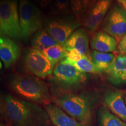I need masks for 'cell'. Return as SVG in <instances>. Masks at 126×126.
I'll return each instance as SVG.
<instances>
[{"label": "cell", "instance_id": "cell-28", "mask_svg": "<svg viewBox=\"0 0 126 126\" xmlns=\"http://www.w3.org/2000/svg\"><path fill=\"white\" fill-rule=\"evenodd\" d=\"M124 94V100H125V102H126V94Z\"/></svg>", "mask_w": 126, "mask_h": 126}, {"label": "cell", "instance_id": "cell-18", "mask_svg": "<svg viewBox=\"0 0 126 126\" xmlns=\"http://www.w3.org/2000/svg\"><path fill=\"white\" fill-rule=\"evenodd\" d=\"M33 48L42 51L47 47L60 45L45 29H41L33 36L31 40Z\"/></svg>", "mask_w": 126, "mask_h": 126}, {"label": "cell", "instance_id": "cell-3", "mask_svg": "<svg viewBox=\"0 0 126 126\" xmlns=\"http://www.w3.org/2000/svg\"><path fill=\"white\" fill-rule=\"evenodd\" d=\"M9 87L20 99L42 106L53 101L48 85L32 74H16L9 81Z\"/></svg>", "mask_w": 126, "mask_h": 126}, {"label": "cell", "instance_id": "cell-23", "mask_svg": "<svg viewBox=\"0 0 126 126\" xmlns=\"http://www.w3.org/2000/svg\"><path fill=\"white\" fill-rule=\"evenodd\" d=\"M72 14L70 0H53L49 10L50 16L66 15Z\"/></svg>", "mask_w": 126, "mask_h": 126}, {"label": "cell", "instance_id": "cell-13", "mask_svg": "<svg viewBox=\"0 0 126 126\" xmlns=\"http://www.w3.org/2000/svg\"><path fill=\"white\" fill-rule=\"evenodd\" d=\"M20 56V47L13 39L1 36L0 37V58L5 69L13 66Z\"/></svg>", "mask_w": 126, "mask_h": 126}, {"label": "cell", "instance_id": "cell-1", "mask_svg": "<svg viewBox=\"0 0 126 126\" xmlns=\"http://www.w3.org/2000/svg\"><path fill=\"white\" fill-rule=\"evenodd\" d=\"M1 114L7 126H49L43 106L7 94L1 97Z\"/></svg>", "mask_w": 126, "mask_h": 126}, {"label": "cell", "instance_id": "cell-17", "mask_svg": "<svg viewBox=\"0 0 126 126\" xmlns=\"http://www.w3.org/2000/svg\"><path fill=\"white\" fill-rule=\"evenodd\" d=\"M99 126H126V123L112 113L103 105L97 110Z\"/></svg>", "mask_w": 126, "mask_h": 126}, {"label": "cell", "instance_id": "cell-27", "mask_svg": "<svg viewBox=\"0 0 126 126\" xmlns=\"http://www.w3.org/2000/svg\"><path fill=\"white\" fill-rule=\"evenodd\" d=\"M117 4L126 11V0H116Z\"/></svg>", "mask_w": 126, "mask_h": 126}, {"label": "cell", "instance_id": "cell-25", "mask_svg": "<svg viewBox=\"0 0 126 126\" xmlns=\"http://www.w3.org/2000/svg\"><path fill=\"white\" fill-rule=\"evenodd\" d=\"M117 53L119 55L126 54V33L118 43Z\"/></svg>", "mask_w": 126, "mask_h": 126}, {"label": "cell", "instance_id": "cell-30", "mask_svg": "<svg viewBox=\"0 0 126 126\" xmlns=\"http://www.w3.org/2000/svg\"><path fill=\"white\" fill-rule=\"evenodd\" d=\"M49 126H51V124H50V125Z\"/></svg>", "mask_w": 126, "mask_h": 126}, {"label": "cell", "instance_id": "cell-4", "mask_svg": "<svg viewBox=\"0 0 126 126\" xmlns=\"http://www.w3.org/2000/svg\"><path fill=\"white\" fill-rule=\"evenodd\" d=\"M87 79L86 73L77 69L66 58L57 64L52 75L53 83L63 93L79 89L85 83Z\"/></svg>", "mask_w": 126, "mask_h": 126}, {"label": "cell", "instance_id": "cell-9", "mask_svg": "<svg viewBox=\"0 0 126 126\" xmlns=\"http://www.w3.org/2000/svg\"><path fill=\"white\" fill-rule=\"evenodd\" d=\"M103 31L119 42L126 33V11L118 4L113 5L102 24Z\"/></svg>", "mask_w": 126, "mask_h": 126}, {"label": "cell", "instance_id": "cell-14", "mask_svg": "<svg viewBox=\"0 0 126 126\" xmlns=\"http://www.w3.org/2000/svg\"><path fill=\"white\" fill-rule=\"evenodd\" d=\"M49 116L51 123L54 126H88L79 122L55 103L44 106Z\"/></svg>", "mask_w": 126, "mask_h": 126}, {"label": "cell", "instance_id": "cell-12", "mask_svg": "<svg viewBox=\"0 0 126 126\" xmlns=\"http://www.w3.org/2000/svg\"><path fill=\"white\" fill-rule=\"evenodd\" d=\"M107 81L116 86L126 85V54L118 55L114 63L104 71Z\"/></svg>", "mask_w": 126, "mask_h": 126}, {"label": "cell", "instance_id": "cell-20", "mask_svg": "<svg viewBox=\"0 0 126 126\" xmlns=\"http://www.w3.org/2000/svg\"><path fill=\"white\" fill-rule=\"evenodd\" d=\"M97 0H70L72 14L82 22L85 16Z\"/></svg>", "mask_w": 126, "mask_h": 126}, {"label": "cell", "instance_id": "cell-7", "mask_svg": "<svg viewBox=\"0 0 126 126\" xmlns=\"http://www.w3.org/2000/svg\"><path fill=\"white\" fill-rule=\"evenodd\" d=\"M81 26V20L72 14L50 16L44 22V29L61 45H64L74 32Z\"/></svg>", "mask_w": 126, "mask_h": 126}, {"label": "cell", "instance_id": "cell-16", "mask_svg": "<svg viewBox=\"0 0 126 126\" xmlns=\"http://www.w3.org/2000/svg\"><path fill=\"white\" fill-rule=\"evenodd\" d=\"M117 41L103 31H97L91 37L90 46L93 50L102 53H112L117 51Z\"/></svg>", "mask_w": 126, "mask_h": 126}, {"label": "cell", "instance_id": "cell-8", "mask_svg": "<svg viewBox=\"0 0 126 126\" xmlns=\"http://www.w3.org/2000/svg\"><path fill=\"white\" fill-rule=\"evenodd\" d=\"M23 64L26 71L40 78L51 76L54 68L42 51L36 48H29L23 59Z\"/></svg>", "mask_w": 126, "mask_h": 126}, {"label": "cell", "instance_id": "cell-5", "mask_svg": "<svg viewBox=\"0 0 126 126\" xmlns=\"http://www.w3.org/2000/svg\"><path fill=\"white\" fill-rule=\"evenodd\" d=\"M1 36L22 40L18 0H1L0 3Z\"/></svg>", "mask_w": 126, "mask_h": 126}, {"label": "cell", "instance_id": "cell-31", "mask_svg": "<svg viewBox=\"0 0 126 126\" xmlns=\"http://www.w3.org/2000/svg\"></svg>", "mask_w": 126, "mask_h": 126}, {"label": "cell", "instance_id": "cell-10", "mask_svg": "<svg viewBox=\"0 0 126 126\" xmlns=\"http://www.w3.org/2000/svg\"><path fill=\"white\" fill-rule=\"evenodd\" d=\"M113 0H97L82 20V24L91 37L101 26L111 7Z\"/></svg>", "mask_w": 126, "mask_h": 126}, {"label": "cell", "instance_id": "cell-24", "mask_svg": "<svg viewBox=\"0 0 126 126\" xmlns=\"http://www.w3.org/2000/svg\"><path fill=\"white\" fill-rule=\"evenodd\" d=\"M65 49L67 50V54H66L65 58L72 61H78L84 57V56L81 54L79 51L75 49L68 48H65Z\"/></svg>", "mask_w": 126, "mask_h": 126}, {"label": "cell", "instance_id": "cell-2", "mask_svg": "<svg viewBox=\"0 0 126 126\" xmlns=\"http://www.w3.org/2000/svg\"><path fill=\"white\" fill-rule=\"evenodd\" d=\"M99 96L94 91L63 93L53 98L54 103L79 122L91 126Z\"/></svg>", "mask_w": 126, "mask_h": 126}, {"label": "cell", "instance_id": "cell-6", "mask_svg": "<svg viewBox=\"0 0 126 126\" xmlns=\"http://www.w3.org/2000/svg\"><path fill=\"white\" fill-rule=\"evenodd\" d=\"M20 25L22 40L27 42L43 29V16L39 7L31 0H19Z\"/></svg>", "mask_w": 126, "mask_h": 126}, {"label": "cell", "instance_id": "cell-19", "mask_svg": "<svg viewBox=\"0 0 126 126\" xmlns=\"http://www.w3.org/2000/svg\"><path fill=\"white\" fill-rule=\"evenodd\" d=\"M116 57L111 53H102L93 50L90 53L89 58L94 65L105 71L114 63Z\"/></svg>", "mask_w": 126, "mask_h": 126}, {"label": "cell", "instance_id": "cell-11", "mask_svg": "<svg viewBox=\"0 0 126 126\" xmlns=\"http://www.w3.org/2000/svg\"><path fill=\"white\" fill-rule=\"evenodd\" d=\"M102 102L104 106L126 123V104L122 91L117 89L106 91L102 96Z\"/></svg>", "mask_w": 126, "mask_h": 126}, {"label": "cell", "instance_id": "cell-22", "mask_svg": "<svg viewBox=\"0 0 126 126\" xmlns=\"http://www.w3.org/2000/svg\"><path fill=\"white\" fill-rule=\"evenodd\" d=\"M67 59L77 69H78L82 72H85V73L99 74H102L104 72L103 71L100 70V68H99L94 65L91 61L90 58L88 57L84 56L82 59L78 61H72L68 59Z\"/></svg>", "mask_w": 126, "mask_h": 126}, {"label": "cell", "instance_id": "cell-21", "mask_svg": "<svg viewBox=\"0 0 126 126\" xmlns=\"http://www.w3.org/2000/svg\"><path fill=\"white\" fill-rule=\"evenodd\" d=\"M42 51L47 57L54 68L58 63L65 59L67 54V50L65 47L61 45L47 47Z\"/></svg>", "mask_w": 126, "mask_h": 126}, {"label": "cell", "instance_id": "cell-15", "mask_svg": "<svg viewBox=\"0 0 126 126\" xmlns=\"http://www.w3.org/2000/svg\"><path fill=\"white\" fill-rule=\"evenodd\" d=\"M90 34L84 28H79L73 32L67 40L64 46L65 48L78 50L83 56L89 57Z\"/></svg>", "mask_w": 126, "mask_h": 126}, {"label": "cell", "instance_id": "cell-26", "mask_svg": "<svg viewBox=\"0 0 126 126\" xmlns=\"http://www.w3.org/2000/svg\"><path fill=\"white\" fill-rule=\"evenodd\" d=\"M35 3L36 5L43 9H48L50 10L51 8L53 0H32Z\"/></svg>", "mask_w": 126, "mask_h": 126}, {"label": "cell", "instance_id": "cell-29", "mask_svg": "<svg viewBox=\"0 0 126 126\" xmlns=\"http://www.w3.org/2000/svg\"><path fill=\"white\" fill-rule=\"evenodd\" d=\"M122 92L123 93V94H126V91H122Z\"/></svg>", "mask_w": 126, "mask_h": 126}]
</instances>
